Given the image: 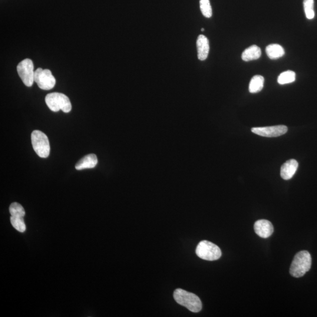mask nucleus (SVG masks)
Wrapping results in <instances>:
<instances>
[{
	"mask_svg": "<svg viewBox=\"0 0 317 317\" xmlns=\"http://www.w3.org/2000/svg\"><path fill=\"white\" fill-rule=\"evenodd\" d=\"M266 51L267 56L272 59L282 57L285 54V49L282 46L279 44H270L267 46Z\"/></svg>",
	"mask_w": 317,
	"mask_h": 317,
	"instance_id": "14",
	"label": "nucleus"
},
{
	"mask_svg": "<svg viewBox=\"0 0 317 317\" xmlns=\"http://www.w3.org/2000/svg\"><path fill=\"white\" fill-rule=\"evenodd\" d=\"M46 104L53 112L62 111L68 113L72 110V105L67 96L58 92H53L46 96Z\"/></svg>",
	"mask_w": 317,
	"mask_h": 317,
	"instance_id": "3",
	"label": "nucleus"
},
{
	"mask_svg": "<svg viewBox=\"0 0 317 317\" xmlns=\"http://www.w3.org/2000/svg\"><path fill=\"white\" fill-rule=\"evenodd\" d=\"M254 231L260 237L267 239L272 235L274 227L272 223L267 220H259L254 223Z\"/></svg>",
	"mask_w": 317,
	"mask_h": 317,
	"instance_id": "9",
	"label": "nucleus"
},
{
	"mask_svg": "<svg viewBox=\"0 0 317 317\" xmlns=\"http://www.w3.org/2000/svg\"><path fill=\"white\" fill-rule=\"evenodd\" d=\"M262 55V51L258 46L253 45L247 48L242 53V58L243 61L248 62L260 58Z\"/></svg>",
	"mask_w": 317,
	"mask_h": 317,
	"instance_id": "13",
	"label": "nucleus"
},
{
	"mask_svg": "<svg viewBox=\"0 0 317 317\" xmlns=\"http://www.w3.org/2000/svg\"><path fill=\"white\" fill-rule=\"evenodd\" d=\"M264 78L261 75H255L251 79L249 84L250 93L255 94L263 90Z\"/></svg>",
	"mask_w": 317,
	"mask_h": 317,
	"instance_id": "15",
	"label": "nucleus"
},
{
	"mask_svg": "<svg viewBox=\"0 0 317 317\" xmlns=\"http://www.w3.org/2000/svg\"><path fill=\"white\" fill-rule=\"evenodd\" d=\"M288 131V128L285 125H277V126L253 128L252 129L253 133L259 136L267 138H275L285 135Z\"/></svg>",
	"mask_w": 317,
	"mask_h": 317,
	"instance_id": "8",
	"label": "nucleus"
},
{
	"mask_svg": "<svg viewBox=\"0 0 317 317\" xmlns=\"http://www.w3.org/2000/svg\"><path fill=\"white\" fill-rule=\"evenodd\" d=\"M303 4L307 18L312 19L315 18V12L314 9L315 0H304Z\"/></svg>",
	"mask_w": 317,
	"mask_h": 317,
	"instance_id": "18",
	"label": "nucleus"
},
{
	"mask_svg": "<svg viewBox=\"0 0 317 317\" xmlns=\"http://www.w3.org/2000/svg\"><path fill=\"white\" fill-rule=\"evenodd\" d=\"M312 263L311 254L307 251H301L294 257L290 267V275L296 278L305 276L311 269Z\"/></svg>",
	"mask_w": 317,
	"mask_h": 317,
	"instance_id": "1",
	"label": "nucleus"
},
{
	"mask_svg": "<svg viewBox=\"0 0 317 317\" xmlns=\"http://www.w3.org/2000/svg\"><path fill=\"white\" fill-rule=\"evenodd\" d=\"M197 57L200 61L206 60L210 50L209 41L205 36L200 35L197 39Z\"/></svg>",
	"mask_w": 317,
	"mask_h": 317,
	"instance_id": "10",
	"label": "nucleus"
},
{
	"mask_svg": "<svg viewBox=\"0 0 317 317\" xmlns=\"http://www.w3.org/2000/svg\"><path fill=\"white\" fill-rule=\"evenodd\" d=\"M299 163L295 159H290L284 163L281 167V177L285 180H290L292 179L294 175L298 169Z\"/></svg>",
	"mask_w": 317,
	"mask_h": 317,
	"instance_id": "11",
	"label": "nucleus"
},
{
	"mask_svg": "<svg viewBox=\"0 0 317 317\" xmlns=\"http://www.w3.org/2000/svg\"><path fill=\"white\" fill-rule=\"evenodd\" d=\"M296 74L292 71H287L282 72L277 79L278 83L280 85H285L292 83L296 81Z\"/></svg>",
	"mask_w": 317,
	"mask_h": 317,
	"instance_id": "16",
	"label": "nucleus"
},
{
	"mask_svg": "<svg viewBox=\"0 0 317 317\" xmlns=\"http://www.w3.org/2000/svg\"><path fill=\"white\" fill-rule=\"evenodd\" d=\"M200 8L203 15L206 18L212 16V8L209 0H200Z\"/></svg>",
	"mask_w": 317,
	"mask_h": 317,
	"instance_id": "20",
	"label": "nucleus"
},
{
	"mask_svg": "<svg viewBox=\"0 0 317 317\" xmlns=\"http://www.w3.org/2000/svg\"><path fill=\"white\" fill-rule=\"evenodd\" d=\"M196 253L199 258L207 261L217 260L222 256L219 247L207 240L201 241L198 244Z\"/></svg>",
	"mask_w": 317,
	"mask_h": 317,
	"instance_id": "5",
	"label": "nucleus"
},
{
	"mask_svg": "<svg viewBox=\"0 0 317 317\" xmlns=\"http://www.w3.org/2000/svg\"><path fill=\"white\" fill-rule=\"evenodd\" d=\"M173 297L177 303L186 307L191 312L199 313L202 309V304L199 297L193 293L178 289L174 291Z\"/></svg>",
	"mask_w": 317,
	"mask_h": 317,
	"instance_id": "2",
	"label": "nucleus"
},
{
	"mask_svg": "<svg viewBox=\"0 0 317 317\" xmlns=\"http://www.w3.org/2000/svg\"><path fill=\"white\" fill-rule=\"evenodd\" d=\"M17 72L19 77L21 79L23 83L26 87H30L34 82L35 71H34V64L30 59L26 58L17 66Z\"/></svg>",
	"mask_w": 317,
	"mask_h": 317,
	"instance_id": "6",
	"label": "nucleus"
},
{
	"mask_svg": "<svg viewBox=\"0 0 317 317\" xmlns=\"http://www.w3.org/2000/svg\"><path fill=\"white\" fill-rule=\"evenodd\" d=\"M97 157L94 154H91L86 155L78 161L75 165V169L78 170L92 169L97 166Z\"/></svg>",
	"mask_w": 317,
	"mask_h": 317,
	"instance_id": "12",
	"label": "nucleus"
},
{
	"mask_svg": "<svg viewBox=\"0 0 317 317\" xmlns=\"http://www.w3.org/2000/svg\"><path fill=\"white\" fill-rule=\"evenodd\" d=\"M9 213H10L11 216L23 217L25 215V211L21 205L16 202L12 203L10 206L9 207Z\"/></svg>",
	"mask_w": 317,
	"mask_h": 317,
	"instance_id": "17",
	"label": "nucleus"
},
{
	"mask_svg": "<svg viewBox=\"0 0 317 317\" xmlns=\"http://www.w3.org/2000/svg\"><path fill=\"white\" fill-rule=\"evenodd\" d=\"M11 223L15 229L21 233H24L26 230V225L24 218L11 216Z\"/></svg>",
	"mask_w": 317,
	"mask_h": 317,
	"instance_id": "19",
	"label": "nucleus"
},
{
	"mask_svg": "<svg viewBox=\"0 0 317 317\" xmlns=\"http://www.w3.org/2000/svg\"><path fill=\"white\" fill-rule=\"evenodd\" d=\"M34 82L43 90H50L55 87V78L49 69L39 68L35 71Z\"/></svg>",
	"mask_w": 317,
	"mask_h": 317,
	"instance_id": "7",
	"label": "nucleus"
},
{
	"mask_svg": "<svg viewBox=\"0 0 317 317\" xmlns=\"http://www.w3.org/2000/svg\"><path fill=\"white\" fill-rule=\"evenodd\" d=\"M32 148L38 156L47 158L50 154V145L47 135L42 132L35 130L31 134Z\"/></svg>",
	"mask_w": 317,
	"mask_h": 317,
	"instance_id": "4",
	"label": "nucleus"
},
{
	"mask_svg": "<svg viewBox=\"0 0 317 317\" xmlns=\"http://www.w3.org/2000/svg\"><path fill=\"white\" fill-rule=\"evenodd\" d=\"M204 28L201 29V31H204Z\"/></svg>",
	"mask_w": 317,
	"mask_h": 317,
	"instance_id": "21",
	"label": "nucleus"
}]
</instances>
